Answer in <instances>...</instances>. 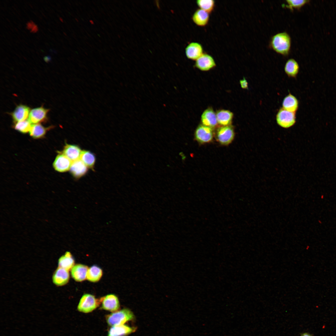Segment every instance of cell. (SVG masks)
<instances>
[{
  "label": "cell",
  "instance_id": "cell-35",
  "mask_svg": "<svg viewBox=\"0 0 336 336\" xmlns=\"http://www.w3.org/2000/svg\"><path fill=\"white\" fill-rule=\"evenodd\" d=\"M89 22L92 25H93V24H94V22L93 21H92V20H89Z\"/></svg>",
  "mask_w": 336,
  "mask_h": 336
},
{
  "label": "cell",
  "instance_id": "cell-7",
  "mask_svg": "<svg viewBox=\"0 0 336 336\" xmlns=\"http://www.w3.org/2000/svg\"><path fill=\"white\" fill-rule=\"evenodd\" d=\"M216 62L213 57L210 55L203 53L196 60L195 67L199 70L203 71H207L211 70L216 66Z\"/></svg>",
  "mask_w": 336,
  "mask_h": 336
},
{
  "label": "cell",
  "instance_id": "cell-17",
  "mask_svg": "<svg viewBox=\"0 0 336 336\" xmlns=\"http://www.w3.org/2000/svg\"><path fill=\"white\" fill-rule=\"evenodd\" d=\"M87 166L80 159L72 162L70 170L75 178H78L84 175L87 170Z\"/></svg>",
  "mask_w": 336,
  "mask_h": 336
},
{
  "label": "cell",
  "instance_id": "cell-37",
  "mask_svg": "<svg viewBox=\"0 0 336 336\" xmlns=\"http://www.w3.org/2000/svg\"><path fill=\"white\" fill-rule=\"evenodd\" d=\"M75 20H76V21H77V22H78V20L77 19V18H75Z\"/></svg>",
  "mask_w": 336,
  "mask_h": 336
},
{
  "label": "cell",
  "instance_id": "cell-30",
  "mask_svg": "<svg viewBox=\"0 0 336 336\" xmlns=\"http://www.w3.org/2000/svg\"><path fill=\"white\" fill-rule=\"evenodd\" d=\"M240 83L241 87L242 88L244 89H248V83L245 77L240 80Z\"/></svg>",
  "mask_w": 336,
  "mask_h": 336
},
{
  "label": "cell",
  "instance_id": "cell-2",
  "mask_svg": "<svg viewBox=\"0 0 336 336\" xmlns=\"http://www.w3.org/2000/svg\"><path fill=\"white\" fill-rule=\"evenodd\" d=\"M133 318L134 315L132 312L126 308L112 312L108 315L106 318L108 324L111 327L124 324Z\"/></svg>",
  "mask_w": 336,
  "mask_h": 336
},
{
  "label": "cell",
  "instance_id": "cell-29",
  "mask_svg": "<svg viewBox=\"0 0 336 336\" xmlns=\"http://www.w3.org/2000/svg\"><path fill=\"white\" fill-rule=\"evenodd\" d=\"M31 124L28 119L26 120L16 123L14 127L18 131L23 133H26L29 132L32 126Z\"/></svg>",
  "mask_w": 336,
  "mask_h": 336
},
{
  "label": "cell",
  "instance_id": "cell-21",
  "mask_svg": "<svg viewBox=\"0 0 336 336\" xmlns=\"http://www.w3.org/2000/svg\"><path fill=\"white\" fill-rule=\"evenodd\" d=\"M216 116L218 124L222 126L230 125L233 117V114L231 111L222 110L218 111Z\"/></svg>",
  "mask_w": 336,
  "mask_h": 336
},
{
  "label": "cell",
  "instance_id": "cell-23",
  "mask_svg": "<svg viewBox=\"0 0 336 336\" xmlns=\"http://www.w3.org/2000/svg\"><path fill=\"white\" fill-rule=\"evenodd\" d=\"M74 259L70 252H66L58 260V267L69 271L74 265Z\"/></svg>",
  "mask_w": 336,
  "mask_h": 336
},
{
  "label": "cell",
  "instance_id": "cell-5",
  "mask_svg": "<svg viewBox=\"0 0 336 336\" xmlns=\"http://www.w3.org/2000/svg\"><path fill=\"white\" fill-rule=\"evenodd\" d=\"M234 129L231 126H222L217 130V139L221 144L227 145L233 140L234 137Z\"/></svg>",
  "mask_w": 336,
  "mask_h": 336
},
{
  "label": "cell",
  "instance_id": "cell-28",
  "mask_svg": "<svg viewBox=\"0 0 336 336\" xmlns=\"http://www.w3.org/2000/svg\"><path fill=\"white\" fill-rule=\"evenodd\" d=\"M309 1L308 0H287L286 2L287 4L285 5V7L291 11H293L294 9L299 10Z\"/></svg>",
  "mask_w": 336,
  "mask_h": 336
},
{
  "label": "cell",
  "instance_id": "cell-26",
  "mask_svg": "<svg viewBox=\"0 0 336 336\" xmlns=\"http://www.w3.org/2000/svg\"><path fill=\"white\" fill-rule=\"evenodd\" d=\"M80 159L87 167L92 168L95 162V157L91 152L85 150L82 151L80 157Z\"/></svg>",
  "mask_w": 336,
  "mask_h": 336
},
{
  "label": "cell",
  "instance_id": "cell-20",
  "mask_svg": "<svg viewBox=\"0 0 336 336\" xmlns=\"http://www.w3.org/2000/svg\"><path fill=\"white\" fill-rule=\"evenodd\" d=\"M283 108L290 112H296L298 107V101L296 98L289 94L284 99L282 103Z\"/></svg>",
  "mask_w": 336,
  "mask_h": 336
},
{
  "label": "cell",
  "instance_id": "cell-34",
  "mask_svg": "<svg viewBox=\"0 0 336 336\" xmlns=\"http://www.w3.org/2000/svg\"><path fill=\"white\" fill-rule=\"evenodd\" d=\"M301 336H312L311 335H310V334H308V333H304L302 334Z\"/></svg>",
  "mask_w": 336,
  "mask_h": 336
},
{
  "label": "cell",
  "instance_id": "cell-18",
  "mask_svg": "<svg viewBox=\"0 0 336 336\" xmlns=\"http://www.w3.org/2000/svg\"><path fill=\"white\" fill-rule=\"evenodd\" d=\"M82 151L77 145L66 144L64 148L63 154L72 162L79 159Z\"/></svg>",
  "mask_w": 336,
  "mask_h": 336
},
{
  "label": "cell",
  "instance_id": "cell-9",
  "mask_svg": "<svg viewBox=\"0 0 336 336\" xmlns=\"http://www.w3.org/2000/svg\"><path fill=\"white\" fill-rule=\"evenodd\" d=\"M49 110L42 106L30 110L28 120L31 123L38 124L44 122L47 120V114Z\"/></svg>",
  "mask_w": 336,
  "mask_h": 336
},
{
  "label": "cell",
  "instance_id": "cell-12",
  "mask_svg": "<svg viewBox=\"0 0 336 336\" xmlns=\"http://www.w3.org/2000/svg\"><path fill=\"white\" fill-rule=\"evenodd\" d=\"M72 161L63 154L58 155L53 163L54 169L59 172H64L70 169Z\"/></svg>",
  "mask_w": 336,
  "mask_h": 336
},
{
  "label": "cell",
  "instance_id": "cell-6",
  "mask_svg": "<svg viewBox=\"0 0 336 336\" xmlns=\"http://www.w3.org/2000/svg\"><path fill=\"white\" fill-rule=\"evenodd\" d=\"M100 301L102 309L112 312L119 310L120 304L117 296L115 295H107L101 297Z\"/></svg>",
  "mask_w": 336,
  "mask_h": 336
},
{
  "label": "cell",
  "instance_id": "cell-4",
  "mask_svg": "<svg viewBox=\"0 0 336 336\" xmlns=\"http://www.w3.org/2000/svg\"><path fill=\"white\" fill-rule=\"evenodd\" d=\"M295 112L287 111L283 108H281L276 115L277 124L284 128H289L296 123Z\"/></svg>",
  "mask_w": 336,
  "mask_h": 336
},
{
  "label": "cell",
  "instance_id": "cell-27",
  "mask_svg": "<svg viewBox=\"0 0 336 336\" xmlns=\"http://www.w3.org/2000/svg\"><path fill=\"white\" fill-rule=\"evenodd\" d=\"M196 3L199 8L209 14L213 11L215 5V1L213 0H197Z\"/></svg>",
  "mask_w": 336,
  "mask_h": 336
},
{
  "label": "cell",
  "instance_id": "cell-11",
  "mask_svg": "<svg viewBox=\"0 0 336 336\" xmlns=\"http://www.w3.org/2000/svg\"><path fill=\"white\" fill-rule=\"evenodd\" d=\"M69 271L58 267L52 276L53 282L57 286H61L66 284L69 279Z\"/></svg>",
  "mask_w": 336,
  "mask_h": 336
},
{
  "label": "cell",
  "instance_id": "cell-33",
  "mask_svg": "<svg viewBox=\"0 0 336 336\" xmlns=\"http://www.w3.org/2000/svg\"><path fill=\"white\" fill-rule=\"evenodd\" d=\"M44 61L46 63H48L51 60V57L49 55L45 56L44 57Z\"/></svg>",
  "mask_w": 336,
  "mask_h": 336
},
{
  "label": "cell",
  "instance_id": "cell-15",
  "mask_svg": "<svg viewBox=\"0 0 336 336\" xmlns=\"http://www.w3.org/2000/svg\"><path fill=\"white\" fill-rule=\"evenodd\" d=\"M88 268L84 264H77L71 269V274L72 278L76 281L82 282L86 278Z\"/></svg>",
  "mask_w": 336,
  "mask_h": 336
},
{
  "label": "cell",
  "instance_id": "cell-3",
  "mask_svg": "<svg viewBox=\"0 0 336 336\" xmlns=\"http://www.w3.org/2000/svg\"><path fill=\"white\" fill-rule=\"evenodd\" d=\"M100 304V299L91 294H84L81 298L77 306V310L84 313L91 312Z\"/></svg>",
  "mask_w": 336,
  "mask_h": 336
},
{
  "label": "cell",
  "instance_id": "cell-24",
  "mask_svg": "<svg viewBox=\"0 0 336 336\" xmlns=\"http://www.w3.org/2000/svg\"><path fill=\"white\" fill-rule=\"evenodd\" d=\"M102 274V270L100 268L95 265H93L88 268L86 278L90 282H97L101 278Z\"/></svg>",
  "mask_w": 336,
  "mask_h": 336
},
{
  "label": "cell",
  "instance_id": "cell-13",
  "mask_svg": "<svg viewBox=\"0 0 336 336\" xmlns=\"http://www.w3.org/2000/svg\"><path fill=\"white\" fill-rule=\"evenodd\" d=\"M30 110L29 107L23 105L17 106L10 115L15 123L26 120L29 116Z\"/></svg>",
  "mask_w": 336,
  "mask_h": 336
},
{
  "label": "cell",
  "instance_id": "cell-38",
  "mask_svg": "<svg viewBox=\"0 0 336 336\" xmlns=\"http://www.w3.org/2000/svg\"><path fill=\"white\" fill-rule=\"evenodd\" d=\"M63 33L64 34V35H67L66 34V33H65L64 32Z\"/></svg>",
  "mask_w": 336,
  "mask_h": 336
},
{
  "label": "cell",
  "instance_id": "cell-16",
  "mask_svg": "<svg viewBox=\"0 0 336 336\" xmlns=\"http://www.w3.org/2000/svg\"><path fill=\"white\" fill-rule=\"evenodd\" d=\"M201 120L202 124L212 128L218 124L216 114L211 108L204 110L202 114Z\"/></svg>",
  "mask_w": 336,
  "mask_h": 336
},
{
  "label": "cell",
  "instance_id": "cell-8",
  "mask_svg": "<svg viewBox=\"0 0 336 336\" xmlns=\"http://www.w3.org/2000/svg\"><path fill=\"white\" fill-rule=\"evenodd\" d=\"M213 133L212 128L204 125H199L195 133L196 140L201 143H206L211 142L213 138Z\"/></svg>",
  "mask_w": 336,
  "mask_h": 336
},
{
  "label": "cell",
  "instance_id": "cell-22",
  "mask_svg": "<svg viewBox=\"0 0 336 336\" xmlns=\"http://www.w3.org/2000/svg\"><path fill=\"white\" fill-rule=\"evenodd\" d=\"M284 69L285 72L289 77L294 78L296 77L299 72V66L294 59L291 58L286 62Z\"/></svg>",
  "mask_w": 336,
  "mask_h": 336
},
{
  "label": "cell",
  "instance_id": "cell-14",
  "mask_svg": "<svg viewBox=\"0 0 336 336\" xmlns=\"http://www.w3.org/2000/svg\"><path fill=\"white\" fill-rule=\"evenodd\" d=\"M209 18V13L199 8L193 14L192 20L197 26L204 27L208 24Z\"/></svg>",
  "mask_w": 336,
  "mask_h": 336
},
{
  "label": "cell",
  "instance_id": "cell-31",
  "mask_svg": "<svg viewBox=\"0 0 336 336\" xmlns=\"http://www.w3.org/2000/svg\"><path fill=\"white\" fill-rule=\"evenodd\" d=\"M35 25V23L33 21H30L26 23V28L28 30H31Z\"/></svg>",
  "mask_w": 336,
  "mask_h": 336
},
{
  "label": "cell",
  "instance_id": "cell-10",
  "mask_svg": "<svg viewBox=\"0 0 336 336\" xmlns=\"http://www.w3.org/2000/svg\"><path fill=\"white\" fill-rule=\"evenodd\" d=\"M185 53L188 58L195 61L203 53V47L200 43L192 42L185 48Z\"/></svg>",
  "mask_w": 336,
  "mask_h": 336
},
{
  "label": "cell",
  "instance_id": "cell-19",
  "mask_svg": "<svg viewBox=\"0 0 336 336\" xmlns=\"http://www.w3.org/2000/svg\"><path fill=\"white\" fill-rule=\"evenodd\" d=\"M134 331V329L123 324L111 327L107 336H126Z\"/></svg>",
  "mask_w": 336,
  "mask_h": 336
},
{
  "label": "cell",
  "instance_id": "cell-32",
  "mask_svg": "<svg viewBox=\"0 0 336 336\" xmlns=\"http://www.w3.org/2000/svg\"><path fill=\"white\" fill-rule=\"evenodd\" d=\"M38 30V28L37 26L36 25H35L32 27V29L30 30V32L33 33H35Z\"/></svg>",
  "mask_w": 336,
  "mask_h": 336
},
{
  "label": "cell",
  "instance_id": "cell-36",
  "mask_svg": "<svg viewBox=\"0 0 336 336\" xmlns=\"http://www.w3.org/2000/svg\"><path fill=\"white\" fill-rule=\"evenodd\" d=\"M59 20H60V21H61L62 22H63V19H62V18H61V17H59Z\"/></svg>",
  "mask_w": 336,
  "mask_h": 336
},
{
  "label": "cell",
  "instance_id": "cell-1",
  "mask_svg": "<svg viewBox=\"0 0 336 336\" xmlns=\"http://www.w3.org/2000/svg\"><path fill=\"white\" fill-rule=\"evenodd\" d=\"M291 39L286 32L277 33L271 37L269 47L276 53L284 56H288L290 53Z\"/></svg>",
  "mask_w": 336,
  "mask_h": 336
},
{
  "label": "cell",
  "instance_id": "cell-25",
  "mask_svg": "<svg viewBox=\"0 0 336 336\" xmlns=\"http://www.w3.org/2000/svg\"><path fill=\"white\" fill-rule=\"evenodd\" d=\"M52 127L45 128L39 124L32 125L29 131L30 135L35 138H39L43 137L48 130Z\"/></svg>",
  "mask_w": 336,
  "mask_h": 336
}]
</instances>
